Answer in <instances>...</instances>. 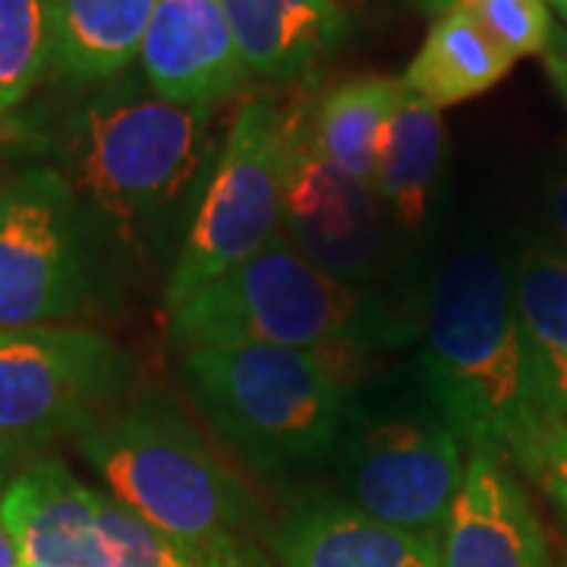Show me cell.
Masks as SVG:
<instances>
[{
  "instance_id": "d4e9b609",
  "label": "cell",
  "mask_w": 567,
  "mask_h": 567,
  "mask_svg": "<svg viewBox=\"0 0 567 567\" xmlns=\"http://www.w3.org/2000/svg\"><path fill=\"white\" fill-rule=\"evenodd\" d=\"M551 215H555L558 237H561L567 246V177L555 183V193H551Z\"/></svg>"
},
{
  "instance_id": "4316f807",
  "label": "cell",
  "mask_w": 567,
  "mask_h": 567,
  "mask_svg": "<svg viewBox=\"0 0 567 567\" xmlns=\"http://www.w3.org/2000/svg\"><path fill=\"white\" fill-rule=\"evenodd\" d=\"M0 567H22L17 543H13L10 529H7V524H3V514H0Z\"/></svg>"
},
{
  "instance_id": "6da1fadb",
  "label": "cell",
  "mask_w": 567,
  "mask_h": 567,
  "mask_svg": "<svg viewBox=\"0 0 567 567\" xmlns=\"http://www.w3.org/2000/svg\"><path fill=\"white\" fill-rule=\"evenodd\" d=\"M423 382L470 454L539 480L561 432L533 375L514 268L486 246L454 252L429 284Z\"/></svg>"
},
{
  "instance_id": "9a60e30c",
  "label": "cell",
  "mask_w": 567,
  "mask_h": 567,
  "mask_svg": "<svg viewBox=\"0 0 567 567\" xmlns=\"http://www.w3.org/2000/svg\"><path fill=\"white\" fill-rule=\"evenodd\" d=\"M221 7L246 73L268 82L300 80L350 35L338 0H221Z\"/></svg>"
},
{
  "instance_id": "484cf974",
  "label": "cell",
  "mask_w": 567,
  "mask_h": 567,
  "mask_svg": "<svg viewBox=\"0 0 567 567\" xmlns=\"http://www.w3.org/2000/svg\"><path fill=\"white\" fill-rule=\"evenodd\" d=\"M423 13H429V17H445V13H451V10H466V7H473L476 0H413Z\"/></svg>"
},
{
  "instance_id": "83f0119b",
  "label": "cell",
  "mask_w": 567,
  "mask_h": 567,
  "mask_svg": "<svg viewBox=\"0 0 567 567\" xmlns=\"http://www.w3.org/2000/svg\"><path fill=\"white\" fill-rule=\"evenodd\" d=\"M546 63H548L551 80H555V85L561 89V95H565V102H567V51H551Z\"/></svg>"
},
{
  "instance_id": "4dcf8cb0",
  "label": "cell",
  "mask_w": 567,
  "mask_h": 567,
  "mask_svg": "<svg viewBox=\"0 0 567 567\" xmlns=\"http://www.w3.org/2000/svg\"><path fill=\"white\" fill-rule=\"evenodd\" d=\"M3 483H7V470L0 466V486H3Z\"/></svg>"
},
{
  "instance_id": "5bb4252c",
  "label": "cell",
  "mask_w": 567,
  "mask_h": 567,
  "mask_svg": "<svg viewBox=\"0 0 567 567\" xmlns=\"http://www.w3.org/2000/svg\"><path fill=\"white\" fill-rule=\"evenodd\" d=\"M271 548L281 567H442L435 539L382 524L334 495L290 507Z\"/></svg>"
},
{
  "instance_id": "ba28073f",
  "label": "cell",
  "mask_w": 567,
  "mask_h": 567,
  "mask_svg": "<svg viewBox=\"0 0 567 567\" xmlns=\"http://www.w3.org/2000/svg\"><path fill=\"white\" fill-rule=\"evenodd\" d=\"M133 382L126 350L89 328L0 331V442L29 454L76 435L117 406Z\"/></svg>"
},
{
  "instance_id": "ac0fdd59",
  "label": "cell",
  "mask_w": 567,
  "mask_h": 567,
  "mask_svg": "<svg viewBox=\"0 0 567 567\" xmlns=\"http://www.w3.org/2000/svg\"><path fill=\"white\" fill-rule=\"evenodd\" d=\"M158 0H51L54 70L76 82H104L140 61Z\"/></svg>"
},
{
  "instance_id": "1f68e13d",
  "label": "cell",
  "mask_w": 567,
  "mask_h": 567,
  "mask_svg": "<svg viewBox=\"0 0 567 567\" xmlns=\"http://www.w3.org/2000/svg\"><path fill=\"white\" fill-rule=\"evenodd\" d=\"M565 567H567V565H565Z\"/></svg>"
},
{
  "instance_id": "5b68a950",
  "label": "cell",
  "mask_w": 567,
  "mask_h": 567,
  "mask_svg": "<svg viewBox=\"0 0 567 567\" xmlns=\"http://www.w3.org/2000/svg\"><path fill=\"white\" fill-rule=\"evenodd\" d=\"M171 316V338L196 344H265L341 350L372 334V303L360 287L324 275L278 234L240 265L199 287Z\"/></svg>"
},
{
  "instance_id": "7c38bea8",
  "label": "cell",
  "mask_w": 567,
  "mask_h": 567,
  "mask_svg": "<svg viewBox=\"0 0 567 567\" xmlns=\"http://www.w3.org/2000/svg\"><path fill=\"white\" fill-rule=\"evenodd\" d=\"M439 555L442 567H551L543 524L511 466L470 454Z\"/></svg>"
},
{
  "instance_id": "e0dca14e",
  "label": "cell",
  "mask_w": 567,
  "mask_h": 567,
  "mask_svg": "<svg viewBox=\"0 0 567 567\" xmlns=\"http://www.w3.org/2000/svg\"><path fill=\"white\" fill-rule=\"evenodd\" d=\"M514 303L539 398L567 432V256L527 246L514 265Z\"/></svg>"
},
{
  "instance_id": "4fadbf2b",
  "label": "cell",
  "mask_w": 567,
  "mask_h": 567,
  "mask_svg": "<svg viewBox=\"0 0 567 567\" xmlns=\"http://www.w3.org/2000/svg\"><path fill=\"white\" fill-rule=\"evenodd\" d=\"M0 514L22 567H92L99 558V492L61 461H32L0 488Z\"/></svg>"
},
{
  "instance_id": "ffe728a7",
  "label": "cell",
  "mask_w": 567,
  "mask_h": 567,
  "mask_svg": "<svg viewBox=\"0 0 567 567\" xmlns=\"http://www.w3.org/2000/svg\"><path fill=\"white\" fill-rule=\"evenodd\" d=\"M401 92L404 82L391 76L341 82L319 102L309 121L312 145L350 177L372 186L388 121L398 107Z\"/></svg>"
},
{
  "instance_id": "2e32d148",
  "label": "cell",
  "mask_w": 567,
  "mask_h": 567,
  "mask_svg": "<svg viewBox=\"0 0 567 567\" xmlns=\"http://www.w3.org/2000/svg\"><path fill=\"white\" fill-rule=\"evenodd\" d=\"M404 82V80H401ZM445 152L442 111L404 85L391 114L375 164L372 189L398 234H416L425 224Z\"/></svg>"
},
{
  "instance_id": "f1b7e54d",
  "label": "cell",
  "mask_w": 567,
  "mask_h": 567,
  "mask_svg": "<svg viewBox=\"0 0 567 567\" xmlns=\"http://www.w3.org/2000/svg\"><path fill=\"white\" fill-rule=\"evenodd\" d=\"M20 457H22L20 451H13L7 442H0V466H3V470H10V466L17 464Z\"/></svg>"
},
{
  "instance_id": "7a4b0ae2",
  "label": "cell",
  "mask_w": 567,
  "mask_h": 567,
  "mask_svg": "<svg viewBox=\"0 0 567 567\" xmlns=\"http://www.w3.org/2000/svg\"><path fill=\"white\" fill-rule=\"evenodd\" d=\"M212 117L215 107L164 102L126 73L92 82L58 133L54 171L89 224L133 249H155L215 164Z\"/></svg>"
},
{
  "instance_id": "30bf717a",
  "label": "cell",
  "mask_w": 567,
  "mask_h": 567,
  "mask_svg": "<svg viewBox=\"0 0 567 567\" xmlns=\"http://www.w3.org/2000/svg\"><path fill=\"white\" fill-rule=\"evenodd\" d=\"M388 215L369 183L350 177L312 145L309 123L293 117L284 171L281 234L324 275L360 287L385 249Z\"/></svg>"
},
{
  "instance_id": "cb8c5ba5",
  "label": "cell",
  "mask_w": 567,
  "mask_h": 567,
  "mask_svg": "<svg viewBox=\"0 0 567 567\" xmlns=\"http://www.w3.org/2000/svg\"><path fill=\"white\" fill-rule=\"evenodd\" d=\"M539 483L546 486L548 498L555 502V507L561 511L567 524V432L555 442V447L548 451L546 466L539 473Z\"/></svg>"
},
{
  "instance_id": "f546056e",
  "label": "cell",
  "mask_w": 567,
  "mask_h": 567,
  "mask_svg": "<svg viewBox=\"0 0 567 567\" xmlns=\"http://www.w3.org/2000/svg\"><path fill=\"white\" fill-rule=\"evenodd\" d=\"M551 3H555V7H558L561 13H565V20H567V0H551Z\"/></svg>"
},
{
  "instance_id": "44dd1931",
  "label": "cell",
  "mask_w": 567,
  "mask_h": 567,
  "mask_svg": "<svg viewBox=\"0 0 567 567\" xmlns=\"http://www.w3.org/2000/svg\"><path fill=\"white\" fill-rule=\"evenodd\" d=\"M51 63V0H0V111L17 107Z\"/></svg>"
},
{
  "instance_id": "8fae6325",
  "label": "cell",
  "mask_w": 567,
  "mask_h": 567,
  "mask_svg": "<svg viewBox=\"0 0 567 567\" xmlns=\"http://www.w3.org/2000/svg\"><path fill=\"white\" fill-rule=\"evenodd\" d=\"M142 80L174 104L215 107L246 82L221 0H158L140 48Z\"/></svg>"
},
{
  "instance_id": "277c9868",
  "label": "cell",
  "mask_w": 567,
  "mask_h": 567,
  "mask_svg": "<svg viewBox=\"0 0 567 567\" xmlns=\"http://www.w3.org/2000/svg\"><path fill=\"white\" fill-rule=\"evenodd\" d=\"M324 353L265 344L183 347L181 365L205 416L256 470L334 454L350 385Z\"/></svg>"
},
{
  "instance_id": "7402d4cb",
  "label": "cell",
  "mask_w": 567,
  "mask_h": 567,
  "mask_svg": "<svg viewBox=\"0 0 567 567\" xmlns=\"http://www.w3.org/2000/svg\"><path fill=\"white\" fill-rule=\"evenodd\" d=\"M102 546L92 567H244L148 527L121 502L99 492Z\"/></svg>"
},
{
  "instance_id": "8992f818",
  "label": "cell",
  "mask_w": 567,
  "mask_h": 567,
  "mask_svg": "<svg viewBox=\"0 0 567 567\" xmlns=\"http://www.w3.org/2000/svg\"><path fill=\"white\" fill-rule=\"evenodd\" d=\"M334 454L350 505L439 543L470 454L425 382L423 394L363 404L350 394Z\"/></svg>"
},
{
  "instance_id": "3957f363",
  "label": "cell",
  "mask_w": 567,
  "mask_h": 567,
  "mask_svg": "<svg viewBox=\"0 0 567 567\" xmlns=\"http://www.w3.org/2000/svg\"><path fill=\"white\" fill-rule=\"evenodd\" d=\"M76 442L85 464L107 483V495L148 527L224 561L256 567L249 546L262 517L256 498L167 398L145 391L89 425Z\"/></svg>"
},
{
  "instance_id": "9c48e42d",
  "label": "cell",
  "mask_w": 567,
  "mask_h": 567,
  "mask_svg": "<svg viewBox=\"0 0 567 567\" xmlns=\"http://www.w3.org/2000/svg\"><path fill=\"white\" fill-rule=\"evenodd\" d=\"M92 224L54 167L0 174V331L73 319L89 290Z\"/></svg>"
},
{
  "instance_id": "d6986e66",
  "label": "cell",
  "mask_w": 567,
  "mask_h": 567,
  "mask_svg": "<svg viewBox=\"0 0 567 567\" xmlns=\"http://www.w3.org/2000/svg\"><path fill=\"white\" fill-rule=\"evenodd\" d=\"M511 66L514 61L488 39L470 10H451L432 22L423 48L406 66L404 85L442 111L488 92Z\"/></svg>"
},
{
  "instance_id": "603a6c76",
  "label": "cell",
  "mask_w": 567,
  "mask_h": 567,
  "mask_svg": "<svg viewBox=\"0 0 567 567\" xmlns=\"http://www.w3.org/2000/svg\"><path fill=\"white\" fill-rule=\"evenodd\" d=\"M466 10L511 61L548 51L551 17L546 0H476Z\"/></svg>"
},
{
  "instance_id": "52a82bcc",
  "label": "cell",
  "mask_w": 567,
  "mask_h": 567,
  "mask_svg": "<svg viewBox=\"0 0 567 567\" xmlns=\"http://www.w3.org/2000/svg\"><path fill=\"white\" fill-rule=\"evenodd\" d=\"M293 117L297 114L265 95H252L237 107L171 265L164 287L167 312L281 234L284 171Z\"/></svg>"
}]
</instances>
